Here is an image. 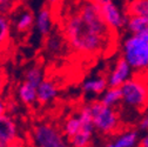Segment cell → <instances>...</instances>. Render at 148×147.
<instances>
[{
	"label": "cell",
	"instance_id": "7c38bea8",
	"mask_svg": "<svg viewBox=\"0 0 148 147\" xmlns=\"http://www.w3.org/2000/svg\"><path fill=\"white\" fill-rule=\"evenodd\" d=\"M54 23H55V11L54 8L47 5L40 8L38 14L35 15L34 26L42 38H46V36H48L52 33Z\"/></svg>",
	"mask_w": 148,
	"mask_h": 147
},
{
	"label": "cell",
	"instance_id": "4fadbf2b",
	"mask_svg": "<svg viewBox=\"0 0 148 147\" xmlns=\"http://www.w3.org/2000/svg\"><path fill=\"white\" fill-rule=\"evenodd\" d=\"M59 95V86L52 79L45 78L36 89V104L40 106L51 105Z\"/></svg>",
	"mask_w": 148,
	"mask_h": 147
},
{
	"label": "cell",
	"instance_id": "f1b7e54d",
	"mask_svg": "<svg viewBox=\"0 0 148 147\" xmlns=\"http://www.w3.org/2000/svg\"><path fill=\"white\" fill-rule=\"evenodd\" d=\"M136 147H145V146H142V145H140V144H139V145H138Z\"/></svg>",
	"mask_w": 148,
	"mask_h": 147
},
{
	"label": "cell",
	"instance_id": "9a60e30c",
	"mask_svg": "<svg viewBox=\"0 0 148 147\" xmlns=\"http://www.w3.org/2000/svg\"><path fill=\"white\" fill-rule=\"evenodd\" d=\"M12 30L13 28L10 15L0 12V54L10 48Z\"/></svg>",
	"mask_w": 148,
	"mask_h": 147
},
{
	"label": "cell",
	"instance_id": "2e32d148",
	"mask_svg": "<svg viewBox=\"0 0 148 147\" xmlns=\"http://www.w3.org/2000/svg\"><path fill=\"white\" fill-rule=\"evenodd\" d=\"M36 89L38 87L23 80L16 88V97L23 105L31 107L36 104Z\"/></svg>",
	"mask_w": 148,
	"mask_h": 147
},
{
	"label": "cell",
	"instance_id": "cb8c5ba5",
	"mask_svg": "<svg viewBox=\"0 0 148 147\" xmlns=\"http://www.w3.org/2000/svg\"><path fill=\"white\" fill-rule=\"evenodd\" d=\"M135 126L140 132H146L148 130V108L145 109V111L139 115Z\"/></svg>",
	"mask_w": 148,
	"mask_h": 147
},
{
	"label": "cell",
	"instance_id": "ba28073f",
	"mask_svg": "<svg viewBox=\"0 0 148 147\" xmlns=\"http://www.w3.org/2000/svg\"><path fill=\"white\" fill-rule=\"evenodd\" d=\"M133 74L134 71L129 66V64L122 57H119L110 67L108 74L106 76L108 87H120L129 78H132Z\"/></svg>",
	"mask_w": 148,
	"mask_h": 147
},
{
	"label": "cell",
	"instance_id": "8992f818",
	"mask_svg": "<svg viewBox=\"0 0 148 147\" xmlns=\"http://www.w3.org/2000/svg\"><path fill=\"white\" fill-rule=\"evenodd\" d=\"M31 141L34 147H71L60 126L49 120H40L32 126Z\"/></svg>",
	"mask_w": 148,
	"mask_h": 147
},
{
	"label": "cell",
	"instance_id": "d4e9b609",
	"mask_svg": "<svg viewBox=\"0 0 148 147\" xmlns=\"http://www.w3.org/2000/svg\"><path fill=\"white\" fill-rule=\"evenodd\" d=\"M8 105H10L8 101H7L3 95L0 97V117L7 113V111H8Z\"/></svg>",
	"mask_w": 148,
	"mask_h": 147
},
{
	"label": "cell",
	"instance_id": "d6986e66",
	"mask_svg": "<svg viewBox=\"0 0 148 147\" xmlns=\"http://www.w3.org/2000/svg\"><path fill=\"white\" fill-rule=\"evenodd\" d=\"M99 100L106 106L119 108L120 105H121L120 87H107L103 93L99 97Z\"/></svg>",
	"mask_w": 148,
	"mask_h": 147
},
{
	"label": "cell",
	"instance_id": "e0dca14e",
	"mask_svg": "<svg viewBox=\"0 0 148 147\" xmlns=\"http://www.w3.org/2000/svg\"><path fill=\"white\" fill-rule=\"evenodd\" d=\"M123 10L127 15H136L148 19V0H126Z\"/></svg>",
	"mask_w": 148,
	"mask_h": 147
},
{
	"label": "cell",
	"instance_id": "603a6c76",
	"mask_svg": "<svg viewBox=\"0 0 148 147\" xmlns=\"http://www.w3.org/2000/svg\"><path fill=\"white\" fill-rule=\"evenodd\" d=\"M18 6H19V0H0V12L11 14Z\"/></svg>",
	"mask_w": 148,
	"mask_h": 147
},
{
	"label": "cell",
	"instance_id": "ac0fdd59",
	"mask_svg": "<svg viewBox=\"0 0 148 147\" xmlns=\"http://www.w3.org/2000/svg\"><path fill=\"white\" fill-rule=\"evenodd\" d=\"M125 28L129 34H139L148 31V19L136 15H127Z\"/></svg>",
	"mask_w": 148,
	"mask_h": 147
},
{
	"label": "cell",
	"instance_id": "4316f807",
	"mask_svg": "<svg viewBox=\"0 0 148 147\" xmlns=\"http://www.w3.org/2000/svg\"><path fill=\"white\" fill-rule=\"evenodd\" d=\"M140 145H142L145 147H148V130L146 132H143V135L140 139Z\"/></svg>",
	"mask_w": 148,
	"mask_h": 147
},
{
	"label": "cell",
	"instance_id": "6da1fadb",
	"mask_svg": "<svg viewBox=\"0 0 148 147\" xmlns=\"http://www.w3.org/2000/svg\"><path fill=\"white\" fill-rule=\"evenodd\" d=\"M66 47L84 59H97L110 53L116 35L101 14L100 5L92 0H65L54 10Z\"/></svg>",
	"mask_w": 148,
	"mask_h": 147
},
{
	"label": "cell",
	"instance_id": "8fae6325",
	"mask_svg": "<svg viewBox=\"0 0 148 147\" xmlns=\"http://www.w3.org/2000/svg\"><path fill=\"white\" fill-rule=\"evenodd\" d=\"M0 141L8 145L20 142L19 126L8 113L0 117Z\"/></svg>",
	"mask_w": 148,
	"mask_h": 147
},
{
	"label": "cell",
	"instance_id": "ffe728a7",
	"mask_svg": "<svg viewBox=\"0 0 148 147\" xmlns=\"http://www.w3.org/2000/svg\"><path fill=\"white\" fill-rule=\"evenodd\" d=\"M45 72H44V68L38 65V64H35V65H32L29 66L26 72H25V76H24V80L27 81L28 84L35 86V87H38L40 85V82L45 79Z\"/></svg>",
	"mask_w": 148,
	"mask_h": 147
},
{
	"label": "cell",
	"instance_id": "3957f363",
	"mask_svg": "<svg viewBox=\"0 0 148 147\" xmlns=\"http://www.w3.org/2000/svg\"><path fill=\"white\" fill-rule=\"evenodd\" d=\"M120 109L139 115L148 108V73H134L120 86Z\"/></svg>",
	"mask_w": 148,
	"mask_h": 147
},
{
	"label": "cell",
	"instance_id": "484cf974",
	"mask_svg": "<svg viewBox=\"0 0 148 147\" xmlns=\"http://www.w3.org/2000/svg\"><path fill=\"white\" fill-rule=\"evenodd\" d=\"M64 1H65V0H46L47 5L49 7H52V8H54V10L57 8V7H59Z\"/></svg>",
	"mask_w": 148,
	"mask_h": 147
},
{
	"label": "cell",
	"instance_id": "f546056e",
	"mask_svg": "<svg viewBox=\"0 0 148 147\" xmlns=\"http://www.w3.org/2000/svg\"><path fill=\"white\" fill-rule=\"evenodd\" d=\"M87 147H93V146H92V145H90V146H87Z\"/></svg>",
	"mask_w": 148,
	"mask_h": 147
},
{
	"label": "cell",
	"instance_id": "7402d4cb",
	"mask_svg": "<svg viewBox=\"0 0 148 147\" xmlns=\"http://www.w3.org/2000/svg\"><path fill=\"white\" fill-rule=\"evenodd\" d=\"M8 85V74L5 66V61L3 59V56L0 54V97L4 95L5 91Z\"/></svg>",
	"mask_w": 148,
	"mask_h": 147
},
{
	"label": "cell",
	"instance_id": "30bf717a",
	"mask_svg": "<svg viewBox=\"0 0 148 147\" xmlns=\"http://www.w3.org/2000/svg\"><path fill=\"white\" fill-rule=\"evenodd\" d=\"M11 14H13L10 16L12 21V28H14L18 34H27L31 32L35 24V15L31 10L18 6Z\"/></svg>",
	"mask_w": 148,
	"mask_h": 147
},
{
	"label": "cell",
	"instance_id": "7a4b0ae2",
	"mask_svg": "<svg viewBox=\"0 0 148 147\" xmlns=\"http://www.w3.org/2000/svg\"><path fill=\"white\" fill-rule=\"evenodd\" d=\"M62 133L71 147H87L92 145L95 130L92 121L88 104H82L73 113L65 117L60 124Z\"/></svg>",
	"mask_w": 148,
	"mask_h": 147
},
{
	"label": "cell",
	"instance_id": "44dd1931",
	"mask_svg": "<svg viewBox=\"0 0 148 147\" xmlns=\"http://www.w3.org/2000/svg\"><path fill=\"white\" fill-rule=\"evenodd\" d=\"M65 46H66V43L60 32L58 34L51 33L48 36H46V49L48 53L53 54V56H58L60 52H62V48Z\"/></svg>",
	"mask_w": 148,
	"mask_h": 147
},
{
	"label": "cell",
	"instance_id": "277c9868",
	"mask_svg": "<svg viewBox=\"0 0 148 147\" xmlns=\"http://www.w3.org/2000/svg\"><path fill=\"white\" fill-rule=\"evenodd\" d=\"M95 133L112 138L123 128V119L119 108L103 105L99 99L88 102Z\"/></svg>",
	"mask_w": 148,
	"mask_h": 147
},
{
	"label": "cell",
	"instance_id": "5bb4252c",
	"mask_svg": "<svg viewBox=\"0 0 148 147\" xmlns=\"http://www.w3.org/2000/svg\"><path fill=\"white\" fill-rule=\"evenodd\" d=\"M108 87L106 76H95L87 78L81 84V92L88 97H100Z\"/></svg>",
	"mask_w": 148,
	"mask_h": 147
},
{
	"label": "cell",
	"instance_id": "83f0119b",
	"mask_svg": "<svg viewBox=\"0 0 148 147\" xmlns=\"http://www.w3.org/2000/svg\"><path fill=\"white\" fill-rule=\"evenodd\" d=\"M92 1H94V3L98 4V5H102V4L108 3V1H113V0H92Z\"/></svg>",
	"mask_w": 148,
	"mask_h": 147
},
{
	"label": "cell",
	"instance_id": "52a82bcc",
	"mask_svg": "<svg viewBox=\"0 0 148 147\" xmlns=\"http://www.w3.org/2000/svg\"><path fill=\"white\" fill-rule=\"evenodd\" d=\"M100 7H101V14L103 20L110 30L114 31L115 33H119L121 30L125 28L127 14L123 8L119 7L114 3V0L100 5Z\"/></svg>",
	"mask_w": 148,
	"mask_h": 147
},
{
	"label": "cell",
	"instance_id": "9c48e42d",
	"mask_svg": "<svg viewBox=\"0 0 148 147\" xmlns=\"http://www.w3.org/2000/svg\"><path fill=\"white\" fill-rule=\"evenodd\" d=\"M140 131L136 127H123L102 147H136L140 144Z\"/></svg>",
	"mask_w": 148,
	"mask_h": 147
},
{
	"label": "cell",
	"instance_id": "5b68a950",
	"mask_svg": "<svg viewBox=\"0 0 148 147\" xmlns=\"http://www.w3.org/2000/svg\"><path fill=\"white\" fill-rule=\"evenodd\" d=\"M134 73H148V31L128 34L121 44V56Z\"/></svg>",
	"mask_w": 148,
	"mask_h": 147
}]
</instances>
